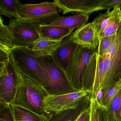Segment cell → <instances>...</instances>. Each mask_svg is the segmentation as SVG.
I'll return each instance as SVG.
<instances>
[{
    "instance_id": "1",
    "label": "cell",
    "mask_w": 121,
    "mask_h": 121,
    "mask_svg": "<svg viewBox=\"0 0 121 121\" xmlns=\"http://www.w3.org/2000/svg\"><path fill=\"white\" fill-rule=\"evenodd\" d=\"M95 52L85 73L83 88L90 92L91 98L100 102L107 91L121 80V25L107 52L100 56Z\"/></svg>"
},
{
    "instance_id": "2",
    "label": "cell",
    "mask_w": 121,
    "mask_h": 121,
    "mask_svg": "<svg viewBox=\"0 0 121 121\" xmlns=\"http://www.w3.org/2000/svg\"><path fill=\"white\" fill-rule=\"evenodd\" d=\"M9 58L17 78V91L12 104L48 118L43 102L45 98L49 95L46 89L34 79L23 74L16 65L10 54Z\"/></svg>"
},
{
    "instance_id": "3",
    "label": "cell",
    "mask_w": 121,
    "mask_h": 121,
    "mask_svg": "<svg viewBox=\"0 0 121 121\" xmlns=\"http://www.w3.org/2000/svg\"><path fill=\"white\" fill-rule=\"evenodd\" d=\"M35 54L37 60L48 73V80L45 89L49 95H60L78 91L71 84L65 71L52 55Z\"/></svg>"
},
{
    "instance_id": "4",
    "label": "cell",
    "mask_w": 121,
    "mask_h": 121,
    "mask_svg": "<svg viewBox=\"0 0 121 121\" xmlns=\"http://www.w3.org/2000/svg\"><path fill=\"white\" fill-rule=\"evenodd\" d=\"M10 54L23 74L34 79L45 88L48 80V73L40 65L35 52L31 48L15 47Z\"/></svg>"
},
{
    "instance_id": "5",
    "label": "cell",
    "mask_w": 121,
    "mask_h": 121,
    "mask_svg": "<svg viewBox=\"0 0 121 121\" xmlns=\"http://www.w3.org/2000/svg\"><path fill=\"white\" fill-rule=\"evenodd\" d=\"M60 8L54 2L20 5L17 13L20 18L28 19L40 25H48L60 17Z\"/></svg>"
},
{
    "instance_id": "6",
    "label": "cell",
    "mask_w": 121,
    "mask_h": 121,
    "mask_svg": "<svg viewBox=\"0 0 121 121\" xmlns=\"http://www.w3.org/2000/svg\"><path fill=\"white\" fill-rule=\"evenodd\" d=\"M39 25L28 19H10L8 26L15 47L31 48L41 38L39 32Z\"/></svg>"
},
{
    "instance_id": "7",
    "label": "cell",
    "mask_w": 121,
    "mask_h": 121,
    "mask_svg": "<svg viewBox=\"0 0 121 121\" xmlns=\"http://www.w3.org/2000/svg\"><path fill=\"white\" fill-rule=\"evenodd\" d=\"M90 95L88 91L83 88L64 95H48L43 101L48 118L52 115L76 108L84 97Z\"/></svg>"
},
{
    "instance_id": "8",
    "label": "cell",
    "mask_w": 121,
    "mask_h": 121,
    "mask_svg": "<svg viewBox=\"0 0 121 121\" xmlns=\"http://www.w3.org/2000/svg\"><path fill=\"white\" fill-rule=\"evenodd\" d=\"M95 51L80 46L65 70L71 84L77 90L83 88L85 73L92 56Z\"/></svg>"
},
{
    "instance_id": "9",
    "label": "cell",
    "mask_w": 121,
    "mask_h": 121,
    "mask_svg": "<svg viewBox=\"0 0 121 121\" xmlns=\"http://www.w3.org/2000/svg\"><path fill=\"white\" fill-rule=\"evenodd\" d=\"M17 73L9 58L6 66L0 70V103H12L17 91Z\"/></svg>"
},
{
    "instance_id": "10",
    "label": "cell",
    "mask_w": 121,
    "mask_h": 121,
    "mask_svg": "<svg viewBox=\"0 0 121 121\" xmlns=\"http://www.w3.org/2000/svg\"><path fill=\"white\" fill-rule=\"evenodd\" d=\"M100 0H55L53 1L60 8L62 14L70 13L90 14L100 10Z\"/></svg>"
},
{
    "instance_id": "11",
    "label": "cell",
    "mask_w": 121,
    "mask_h": 121,
    "mask_svg": "<svg viewBox=\"0 0 121 121\" xmlns=\"http://www.w3.org/2000/svg\"><path fill=\"white\" fill-rule=\"evenodd\" d=\"M75 43L81 46L96 51L99 42V35L92 23L86 24L73 33Z\"/></svg>"
},
{
    "instance_id": "12",
    "label": "cell",
    "mask_w": 121,
    "mask_h": 121,
    "mask_svg": "<svg viewBox=\"0 0 121 121\" xmlns=\"http://www.w3.org/2000/svg\"><path fill=\"white\" fill-rule=\"evenodd\" d=\"M80 46L73 41L72 33L60 42L59 46L52 56L65 71L74 54Z\"/></svg>"
},
{
    "instance_id": "13",
    "label": "cell",
    "mask_w": 121,
    "mask_h": 121,
    "mask_svg": "<svg viewBox=\"0 0 121 121\" xmlns=\"http://www.w3.org/2000/svg\"><path fill=\"white\" fill-rule=\"evenodd\" d=\"M89 15L86 14H77L67 17H60L48 25L62 27L69 29L71 32L78 29L87 24Z\"/></svg>"
},
{
    "instance_id": "14",
    "label": "cell",
    "mask_w": 121,
    "mask_h": 121,
    "mask_svg": "<svg viewBox=\"0 0 121 121\" xmlns=\"http://www.w3.org/2000/svg\"><path fill=\"white\" fill-rule=\"evenodd\" d=\"M91 98L90 95H87L77 107L52 115L48 118V121H75L83 111L90 106Z\"/></svg>"
},
{
    "instance_id": "15",
    "label": "cell",
    "mask_w": 121,
    "mask_h": 121,
    "mask_svg": "<svg viewBox=\"0 0 121 121\" xmlns=\"http://www.w3.org/2000/svg\"><path fill=\"white\" fill-rule=\"evenodd\" d=\"M39 32L41 39L56 42H61L72 33L69 29L58 26L39 25Z\"/></svg>"
},
{
    "instance_id": "16",
    "label": "cell",
    "mask_w": 121,
    "mask_h": 121,
    "mask_svg": "<svg viewBox=\"0 0 121 121\" xmlns=\"http://www.w3.org/2000/svg\"><path fill=\"white\" fill-rule=\"evenodd\" d=\"M121 15V7L117 6L112 11L100 13L91 23L99 35L110 23Z\"/></svg>"
},
{
    "instance_id": "17",
    "label": "cell",
    "mask_w": 121,
    "mask_h": 121,
    "mask_svg": "<svg viewBox=\"0 0 121 121\" xmlns=\"http://www.w3.org/2000/svg\"><path fill=\"white\" fill-rule=\"evenodd\" d=\"M14 121H48L46 117L37 114L22 107L9 104Z\"/></svg>"
},
{
    "instance_id": "18",
    "label": "cell",
    "mask_w": 121,
    "mask_h": 121,
    "mask_svg": "<svg viewBox=\"0 0 121 121\" xmlns=\"http://www.w3.org/2000/svg\"><path fill=\"white\" fill-rule=\"evenodd\" d=\"M60 42H56L40 38L35 42L31 49L39 55H52L59 46Z\"/></svg>"
},
{
    "instance_id": "19",
    "label": "cell",
    "mask_w": 121,
    "mask_h": 121,
    "mask_svg": "<svg viewBox=\"0 0 121 121\" xmlns=\"http://www.w3.org/2000/svg\"><path fill=\"white\" fill-rule=\"evenodd\" d=\"M22 3L18 0H0V14L12 19L20 18L17 13V10Z\"/></svg>"
},
{
    "instance_id": "20",
    "label": "cell",
    "mask_w": 121,
    "mask_h": 121,
    "mask_svg": "<svg viewBox=\"0 0 121 121\" xmlns=\"http://www.w3.org/2000/svg\"><path fill=\"white\" fill-rule=\"evenodd\" d=\"M2 17L0 19V49L10 53L15 48L8 25L4 24Z\"/></svg>"
},
{
    "instance_id": "21",
    "label": "cell",
    "mask_w": 121,
    "mask_h": 121,
    "mask_svg": "<svg viewBox=\"0 0 121 121\" xmlns=\"http://www.w3.org/2000/svg\"><path fill=\"white\" fill-rule=\"evenodd\" d=\"M121 89V80H120L115 83L107 91L100 99L99 103L104 107L108 108L114 97Z\"/></svg>"
},
{
    "instance_id": "22",
    "label": "cell",
    "mask_w": 121,
    "mask_h": 121,
    "mask_svg": "<svg viewBox=\"0 0 121 121\" xmlns=\"http://www.w3.org/2000/svg\"><path fill=\"white\" fill-rule=\"evenodd\" d=\"M107 109L112 113L116 121H121V89L114 97Z\"/></svg>"
},
{
    "instance_id": "23",
    "label": "cell",
    "mask_w": 121,
    "mask_h": 121,
    "mask_svg": "<svg viewBox=\"0 0 121 121\" xmlns=\"http://www.w3.org/2000/svg\"><path fill=\"white\" fill-rule=\"evenodd\" d=\"M121 25V15L114 20L100 34V38L116 34Z\"/></svg>"
},
{
    "instance_id": "24",
    "label": "cell",
    "mask_w": 121,
    "mask_h": 121,
    "mask_svg": "<svg viewBox=\"0 0 121 121\" xmlns=\"http://www.w3.org/2000/svg\"><path fill=\"white\" fill-rule=\"evenodd\" d=\"M116 35L117 34L112 36L100 38L99 46L97 50L95 52V54L97 56H100L105 53L112 43Z\"/></svg>"
},
{
    "instance_id": "25",
    "label": "cell",
    "mask_w": 121,
    "mask_h": 121,
    "mask_svg": "<svg viewBox=\"0 0 121 121\" xmlns=\"http://www.w3.org/2000/svg\"><path fill=\"white\" fill-rule=\"evenodd\" d=\"M90 121H102L100 104L97 99L91 98Z\"/></svg>"
},
{
    "instance_id": "26",
    "label": "cell",
    "mask_w": 121,
    "mask_h": 121,
    "mask_svg": "<svg viewBox=\"0 0 121 121\" xmlns=\"http://www.w3.org/2000/svg\"><path fill=\"white\" fill-rule=\"evenodd\" d=\"M0 103V121H14L9 104Z\"/></svg>"
},
{
    "instance_id": "27",
    "label": "cell",
    "mask_w": 121,
    "mask_h": 121,
    "mask_svg": "<svg viewBox=\"0 0 121 121\" xmlns=\"http://www.w3.org/2000/svg\"><path fill=\"white\" fill-rule=\"evenodd\" d=\"M99 6L100 10L106 9L107 11L110 12L112 8L117 6L121 7V0H100Z\"/></svg>"
},
{
    "instance_id": "28",
    "label": "cell",
    "mask_w": 121,
    "mask_h": 121,
    "mask_svg": "<svg viewBox=\"0 0 121 121\" xmlns=\"http://www.w3.org/2000/svg\"><path fill=\"white\" fill-rule=\"evenodd\" d=\"M102 121H116L112 113L109 109L100 104Z\"/></svg>"
},
{
    "instance_id": "29",
    "label": "cell",
    "mask_w": 121,
    "mask_h": 121,
    "mask_svg": "<svg viewBox=\"0 0 121 121\" xmlns=\"http://www.w3.org/2000/svg\"><path fill=\"white\" fill-rule=\"evenodd\" d=\"M9 52L0 49V70L3 69L9 61Z\"/></svg>"
},
{
    "instance_id": "30",
    "label": "cell",
    "mask_w": 121,
    "mask_h": 121,
    "mask_svg": "<svg viewBox=\"0 0 121 121\" xmlns=\"http://www.w3.org/2000/svg\"><path fill=\"white\" fill-rule=\"evenodd\" d=\"M90 120L91 109L90 105L83 111L75 121H90Z\"/></svg>"
},
{
    "instance_id": "31",
    "label": "cell",
    "mask_w": 121,
    "mask_h": 121,
    "mask_svg": "<svg viewBox=\"0 0 121 121\" xmlns=\"http://www.w3.org/2000/svg\"></svg>"
}]
</instances>
